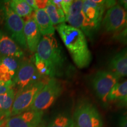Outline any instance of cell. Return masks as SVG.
I'll return each mask as SVG.
<instances>
[{
    "label": "cell",
    "instance_id": "6da1fadb",
    "mask_svg": "<svg viewBox=\"0 0 127 127\" xmlns=\"http://www.w3.org/2000/svg\"><path fill=\"white\" fill-rule=\"evenodd\" d=\"M57 30L78 68L88 67L92 60L85 34L77 28L63 23L57 26Z\"/></svg>",
    "mask_w": 127,
    "mask_h": 127
},
{
    "label": "cell",
    "instance_id": "7a4b0ae2",
    "mask_svg": "<svg viewBox=\"0 0 127 127\" xmlns=\"http://www.w3.org/2000/svg\"><path fill=\"white\" fill-rule=\"evenodd\" d=\"M35 53L49 66L52 78L61 74L64 65V59L61 47L55 36H42Z\"/></svg>",
    "mask_w": 127,
    "mask_h": 127
},
{
    "label": "cell",
    "instance_id": "3957f363",
    "mask_svg": "<svg viewBox=\"0 0 127 127\" xmlns=\"http://www.w3.org/2000/svg\"><path fill=\"white\" fill-rule=\"evenodd\" d=\"M0 8V21L4 22L5 27L10 36L19 47L27 49L24 35V21L11 9L8 1H5Z\"/></svg>",
    "mask_w": 127,
    "mask_h": 127
},
{
    "label": "cell",
    "instance_id": "277c9868",
    "mask_svg": "<svg viewBox=\"0 0 127 127\" xmlns=\"http://www.w3.org/2000/svg\"><path fill=\"white\" fill-rule=\"evenodd\" d=\"M62 83L55 78H50L39 92L30 109L43 112L51 107L63 93Z\"/></svg>",
    "mask_w": 127,
    "mask_h": 127
},
{
    "label": "cell",
    "instance_id": "5b68a950",
    "mask_svg": "<svg viewBox=\"0 0 127 127\" xmlns=\"http://www.w3.org/2000/svg\"><path fill=\"white\" fill-rule=\"evenodd\" d=\"M73 121L74 127H103L101 114L94 105L87 101H81L76 106Z\"/></svg>",
    "mask_w": 127,
    "mask_h": 127
},
{
    "label": "cell",
    "instance_id": "8992f818",
    "mask_svg": "<svg viewBox=\"0 0 127 127\" xmlns=\"http://www.w3.org/2000/svg\"><path fill=\"white\" fill-rule=\"evenodd\" d=\"M48 80V79H40L22 91L16 93L12 104L11 117L18 115L30 109L36 95L43 88Z\"/></svg>",
    "mask_w": 127,
    "mask_h": 127
},
{
    "label": "cell",
    "instance_id": "52a82bcc",
    "mask_svg": "<svg viewBox=\"0 0 127 127\" xmlns=\"http://www.w3.org/2000/svg\"><path fill=\"white\" fill-rule=\"evenodd\" d=\"M119 79L118 76L109 71H99L95 73L92 84L95 94L102 102H108V95Z\"/></svg>",
    "mask_w": 127,
    "mask_h": 127
},
{
    "label": "cell",
    "instance_id": "ba28073f",
    "mask_svg": "<svg viewBox=\"0 0 127 127\" xmlns=\"http://www.w3.org/2000/svg\"><path fill=\"white\" fill-rule=\"evenodd\" d=\"M40 74L32 62L26 60L20 64L12 79V87H16L18 93L39 79Z\"/></svg>",
    "mask_w": 127,
    "mask_h": 127
},
{
    "label": "cell",
    "instance_id": "9c48e42d",
    "mask_svg": "<svg viewBox=\"0 0 127 127\" xmlns=\"http://www.w3.org/2000/svg\"><path fill=\"white\" fill-rule=\"evenodd\" d=\"M127 21V11L120 4H116L107 10L102 20L106 32L117 34L124 27Z\"/></svg>",
    "mask_w": 127,
    "mask_h": 127
},
{
    "label": "cell",
    "instance_id": "30bf717a",
    "mask_svg": "<svg viewBox=\"0 0 127 127\" xmlns=\"http://www.w3.org/2000/svg\"><path fill=\"white\" fill-rule=\"evenodd\" d=\"M43 112L31 109L12 116L5 121L4 127H38L42 121Z\"/></svg>",
    "mask_w": 127,
    "mask_h": 127
},
{
    "label": "cell",
    "instance_id": "8fae6325",
    "mask_svg": "<svg viewBox=\"0 0 127 127\" xmlns=\"http://www.w3.org/2000/svg\"><path fill=\"white\" fill-rule=\"evenodd\" d=\"M106 1L86 0L83 1L82 12L88 20L99 27L106 8Z\"/></svg>",
    "mask_w": 127,
    "mask_h": 127
},
{
    "label": "cell",
    "instance_id": "7c38bea8",
    "mask_svg": "<svg viewBox=\"0 0 127 127\" xmlns=\"http://www.w3.org/2000/svg\"><path fill=\"white\" fill-rule=\"evenodd\" d=\"M30 16L27 17L28 19L24 20V32L28 49L31 52L34 53L36 52L38 45L42 36L34 20V16L33 17Z\"/></svg>",
    "mask_w": 127,
    "mask_h": 127
},
{
    "label": "cell",
    "instance_id": "4fadbf2b",
    "mask_svg": "<svg viewBox=\"0 0 127 127\" xmlns=\"http://www.w3.org/2000/svg\"><path fill=\"white\" fill-rule=\"evenodd\" d=\"M24 52L9 35L0 30V57H12L20 58Z\"/></svg>",
    "mask_w": 127,
    "mask_h": 127
},
{
    "label": "cell",
    "instance_id": "5bb4252c",
    "mask_svg": "<svg viewBox=\"0 0 127 127\" xmlns=\"http://www.w3.org/2000/svg\"><path fill=\"white\" fill-rule=\"evenodd\" d=\"M66 21L69 25L81 30L85 35L91 37L94 33L99 28L93 22L85 17L83 12H81L78 15L73 17H65Z\"/></svg>",
    "mask_w": 127,
    "mask_h": 127
},
{
    "label": "cell",
    "instance_id": "9a60e30c",
    "mask_svg": "<svg viewBox=\"0 0 127 127\" xmlns=\"http://www.w3.org/2000/svg\"><path fill=\"white\" fill-rule=\"evenodd\" d=\"M109 68L119 78L127 77V47L114 55L109 62Z\"/></svg>",
    "mask_w": 127,
    "mask_h": 127
},
{
    "label": "cell",
    "instance_id": "2e32d148",
    "mask_svg": "<svg viewBox=\"0 0 127 127\" xmlns=\"http://www.w3.org/2000/svg\"><path fill=\"white\" fill-rule=\"evenodd\" d=\"M34 20L42 36L53 35L54 34L55 28L45 9H37L35 11Z\"/></svg>",
    "mask_w": 127,
    "mask_h": 127
},
{
    "label": "cell",
    "instance_id": "e0dca14e",
    "mask_svg": "<svg viewBox=\"0 0 127 127\" xmlns=\"http://www.w3.org/2000/svg\"><path fill=\"white\" fill-rule=\"evenodd\" d=\"M16 93L13 88L0 94V120H7L11 117V109Z\"/></svg>",
    "mask_w": 127,
    "mask_h": 127
},
{
    "label": "cell",
    "instance_id": "ac0fdd59",
    "mask_svg": "<svg viewBox=\"0 0 127 127\" xmlns=\"http://www.w3.org/2000/svg\"><path fill=\"white\" fill-rule=\"evenodd\" d=\"M18 59L12 57H0V75L9 76L13 79L20 65Z\"/></svg>",
    "mask_w": 127,
    "mask_h": 127
},
{
    "label": "cell",
    "instance_id": "d6986e66",
    "mask_svg": "<svg viewBox=\"0 0 127 127\" xmlns=\"http://www.w3.org/2000/svg\"><path fill=\"white\" fill-rule=\"evenodd\" d=\"M53 25H59L66 21L65 15L62 8H57L51 1H48L45 9Z\"/></svg>",
    "mask_w": 127,
    "mask_h": 127
},
{
    "label": "cell",
    "instance_id": "ffe728a7",
    "mask_svg": "<svg viewBox=\"0 0 127 127\" xmlns=\"http://www.w3.org/2000/svg\"><path fill=\"white\" fill-rule=\"evenodd\" d=\"M8 4L11 9L21 18L28 17L34 11V9L25 2V0L9 1Z\"/></svg>",
    "mask_w": 127,
    "mask_h": 127
},
{
    "label": "cell",
    "instance_id": "44dd1931",
    "mask_svg": "<svg viewBox=\"0 0 127 127\" xmlns=\"http://www.w3.org/2000/svg\"><path fill=\"white\" fill-rule=\"evenodd\" d=\"M127 97V80L117 83L108 96V101H119Z\"/></svg>",
    "mask_w": 127,
    "mask_h": 127
},
{
    "label": "cell",
    "instance_id": "7402d4cb",
    "mask_svg": "<svg viewBox=\"0 0 127 127\" xmlns=\"http://www.w3.org/2000/svg\"><path fill=\"white\" fill-rule=\"evenodd\" d=\"M45 127H74V124L71 116L66 114H60Z\"/></svg>",
    "mask_w": 127,
    "mask_h": 127
},
{
    "label": "cell",
    "instance_id": "603a6c76",
    "mask_svg": "<svg viewBox=\"0 0 127 127\" xmlns=\"http://www.w3.org/2000/svg\"><path fill=\"white\" fill-rule=\"evenodd\" d=\"M34 65L40 75H46L52 78L51 72L49 66L45 62L41 59L36 53L35 54L34 57Z\"/></svg>",
    "mask_w": 127,
    "mask_h": 127
},
{
    "label": "cell",
    "instance_id": "cb8c5ba5",
    "mask_svg": "<svg viewBox=\"0 0 127 127\" xmlns=\"http://www.w3.org/2000/svg\"><path fill=\"white\" fill-rule=\"evenodd\" d=\"M82 7H83V1H81V0L73 1L72 0V2L68 8L67 12L65 14V17H73V16H75L81 13L82 11Z\"/></svg>",
    "mask_w": 127,
    "mask_h": 127
},
{
    "label": "cell",
    "instance_id": "d4e9b609",
    "mask_svg": "<svg viewBox=\"0 0 127 127\" xmlns=\"http://www.w3.org/2000/svg\"><path fill=\"white\" fill-rule=\"evenodd\" d=\"M114 38L121 43L127 44V21L123 29L118 34L114 35Z\"/></svg>",
    "mask_w": 127,
    "mask_h": 127
},
{
    "label": "cell",
    "instance_id": "484cf974",
    "mask_svg": "<svg viewBox=\"0 0 127 127\" xmlns=\"http://www.w3.org/2000/svg\"><path fill=\"white\" fill-rule=\"evenodd\" d=\"M12 81L4 82L0 81V94H2L12 88Z\"/></svg>",
    "mask_w": 127,
    "mask_h": 127
},
{
    "label": "cell",
    "instance_id": "4316f807",
    "mask_svg": "<svg viewBox=\"0 0 127 127\" xmlns=\"http://www.w3.org/2000/svg\"><path fill=\"white\" fill-rule=\"evenodd\" d=\"M38 9H45L47 7L48 1L47 0H35Z\"/></svg>",
    "mask_w": 127,
    "mask_h": 127
},
{
    "label": "cell",
    "instance_id": "83f0119b",
    "mask_svg": "<svg viewBox=\"0 0 127 127\" xmlns=\"http://www.w3.org/2000/svg\"><path fill=\"white\" fill-rule=\"evenodd\" d=\"M120 127H127V112L124 114L120 119Z\"/></svg>",
    "mask_w": 127,
    "mask_h": 127
},
{
    "label": "cell",
    "instance_id": "f1b7e54d",
    "mask_svg": "<svg viewBox=\"0 0 127 127\" xmlns=\"http://www.w3.org/2000/svg\"><path fill=\"white\" fill-rule=\"evenodd\" d=\"M25 2H26L27 4L29 5L34 10L36 11L37 10V8H36V4H35V0H25Z\"/></svg>",
    "mask_w": 127,
    "mask_h": 127
},
{
    "label": "cell",
    "instance_id": "f546056e",
    "mask_svg": "<svg viewBox=\"0 0 127 127\" xmlns=\"http://www.w3.org/2000/svg\"><path fill=\"white\" fill-rule=\"evenodd\" d=\"M118 105L120 107L127 108V97L118 101Z\"/></svg>",
    "mask_w": 127,
    "mask_h": 127
},
{
    "label": "cell",
    "instance_id": "4dcf8cb0",
    "mask_svg": "<svg viewBox=\"0 0 127 127\" xmlns=\"http://www.w3.org/2000/svg\"><path fill=\"white\" fill-rule=\"evenodd\" d=\"M119 3L127 11V0H122V1H119Z\"/></svg>",
    "mask_w": 127,
    "mask_h": 127
},
{
    "label": "cell",
    "instance_id": "1f68e13d",
    "mask_svg": "<svg viewBox=\"0 0 127 127\" xmlns=\"http://www.w3.org/2000/svg\"><path fill=\"white\" fill-rule=\"evenodd\" d=\"M5 121H4V120H0V127H1L4 124Z\"/></svg>",
    "mask_w": 127,
    "mask_h": 127
},
{
    "label": "cell",
    "instance_id": "d6a6232c",
    "mask_svg": "<svg viewBox=\"0 0 127 127\" xmlns=\"http://www.w3.org/2000/svg\"><path fill=\"white\" fill-rule=\"evenodd\" d=\"M4 127V125H2V127Z\"/></svg>",
    "mask_w": 127,
    "mask_h": 127
}]
</instances>
